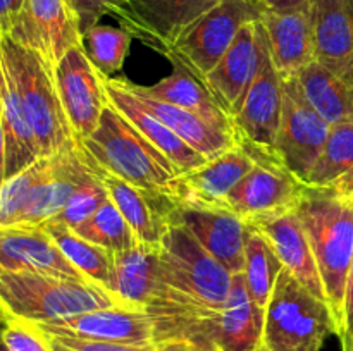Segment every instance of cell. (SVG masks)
<instances>
[{"mask_svg":"<svg viewBox=\"0 0 353 351\" xmlns=\"http://www.w3.org/2000/svg\"><path fill=\"white\" fill-rule=\"evenodd\" d=\"M145 312L159 351H259L264 310L252 301L243 274L233 275L223 308L155 298Z\"/></svg>","mask_w":353,"mask_h":351,"instance_id":"obj_1","label":"cell"},{"mask_svg":"<svg viewBox=\"0 0 353 351\" xmlns=\"http://www.w3.org/2000/svg\"><path fill=\"white\" fill-rule=\"evenodd\" d=\"M299 213L323 281L336 336L343 334L345 289L353 257V195L331 186H303Z\"/></svg>","mask_w":353,"mask_h":351,"instance_id":"obj_2","label":"cell"},{"mask_svg":"<svg viewBox=\"0 0 353 351\" xmlns=\"http://www.w3.org/2000/svg\"><path fill=\"white\" fill-rule=\"evenodd\" d=\"M93 162L124 181L172 198L179 171L112 103L97 129L79 143Z\"/></svg>","mask_w":353,"mask_h":351,"instance_id":"obj_3","label":"cell"},{"mask_svg":"<svg viewBox=\"0 0 353 351\" xmlns=\"http://www.w3.org/2000/svg\"><path fill=\"white\" fill-rule=\"evenodd\" d=\"M0 57L19 93L41 157L78 143L59 96L54 67L7 33H0Z\"/></svg>","mask_w":353,"mask_h":351,"instance_id":"obj_4","label":"cell"},{"mask_svg":"<svg viewBox=\"0 0 353 351\" xmlns=\"http://www.w3.org/2000/svg\"><path fill=\"white\" fill-rule=\"evenodd\" d=\"M112 305L116 303L109 292L86 279L43 272H0V306L12 319L54 323Z\"/></svg>","mask_w":353,"mask_h":351,"instance_id":"obj_5","label":"cell"},{"mask_svg":"<svg viewBox=\"0 0 353 351\" xmlns=\"http://www.w3.org/2000/svg\"><path fill=\"white\" fill-rule=\"evenodd\" d=\"M161 289L157 298L223 308L233 275L186 229L169 224L159 246Z\"/></svg>","mask_w":353,"mask_h":351,"instance_id":"obj_6","label":"cell"},{"mask_svg":"<svg viewBox=\"0 0 353 351\" xmlns=\"http://www.w3.org/2000/svg\"><path fill=\"white\" fill-rule=\"evenodd\" d=\"M330 334L336 327L326 301L283 267L264 310L259 351H321Z\"/></svg>","mask_w":353,"mask_h":351,"instance_id":"obj_7","label":"cell"},{"mask_svg":"<svg viewBox=\"0 0 353 351\" xmlns=\"http://www.w3.org/2000/svg\"><path fill=\"white\" fill-rule=\"evenodd\" d=\"M265 7L255 0H221L216 7L196 19L164 54L178 61L203 81L223 58L245 24L261 19Z\"/></svg>","mask_w":353,"mask_h":351,"instance_id":"obj_8","label":"cell"},{"mask_svg":"<svg viewBox=\"0 0 353 351\" xmlns=\"http://www.w3.org/2000/svg\"><path fill=\"white\" fill-rule=\"evenodd\" d=\"M281 112L283 79L272 64L264 30L259 69L231 116V126L238 143L243 145L254 157L261 155L276 158L274 147L281 124Z\"/></svg>","mask_w":353,"mask_h":351,"instance_id":"obj_9","label":"cell"},{"mask_svg":"<svg viewBox=\"0 0 353 351\" xmlns=\"http://www.w3.org/2000/svg\"><path fill=\"white\" fill-rule=\"evenodd\" d=\"M330 131V124L307 102L299 78L283 81V112L274 153L303 184L323 153Z\"/></svg>","mask_w":353,"mask_h":351,"instance_id":"obj_10","label":"cell"},{"mask_svg":"<svg viewBox=\"0 0 353 351\" xmlns=\"http://www.w3.org/2000/svg\"><path fill=\"white\" fill-rule=\"evenodd\" d=\"M55 85L69 126L81 143L97 129L103 110L109 105L103 78L86 57L81 43L74 45L54 67Z\"/></svg>","mask_w":353,"mask_h":351,"instance_id":"obj_11","label":"cell"},{"mask_svg":"<svg viewBox=\"0 0 353 351\" xmlns=\"http://www.w3.org/2000/svg\"><path fill=\"white\" fill-rule=\"evenodd\" d=\"M221 0H124L110 12L126 31L168 54L178 38Z\"/></svg>","mask_w":353,"mask_h":351,"instance_id":"obj_12","label":"cell"},{"mask_svg":"<svg viewBox=\"0 0 353 351\" xmlns=\"http://www.w3.org/2000/svg\"><path fill=\"white\" fill-rule=\"evenodd\" d=\"M254 158L252 171L228 193L224 203L247 224L295 209L305 186L276 158Z\"/></svg>","mask_w":353,"mask_h":351,"instance_id":"obj_13","label":"cell"},{"mask_svg":"<svg viewBox=\"0 0 353 351\" xmlns=\"http://www.w3.org/2000/svg\"><path fill=\"white\" fill-rule=\"evenodd\" d=\"M7 34L38 52L52 67L83 40L69 0H26L23 12Z\"/></svg>","mask_w":353,"mask_h":351,"instance_id":"obj_14","label":"cell"},{"mask_svg":"<svg viewBox=\"0 0 353 351\" xmlns=\"http://www.w3.org/2000/svg\"><path fill=\"white\" fill-rule=\"evenodd\" d=\"M169 224L188 231L231 275L243 274L248 226L228 209L176 205Z\"/></svg>","mask_w":353,"mask_h":351,"instance_id":"obj_15","label":"cell"},{"mask_svg":"<svg viewBox=\"0 0 353 351\" xmlns=\"http://www.w3.org/2000/svg\"><path fill=\"white\" fill-rule=\"evenodd\" d=\"M90 172L92 164L79 143L50 155L47 171L31 191L16 227H38L54 219Z\"/></svg>","mask_w":353,"mask_h":351,"instance_id":"obj_16","label":"cell"},{"mask_svg":"<svg viewBox=\"0 0 353 351\" xmlns=\"http://www.w3.org/2000/svg\"><path fill=\"white\" fill-rule=\"evenodd\" d=\"M255 165L250 151L236 141L224 153L210 158L200 167L178 176L172 200L176 205L226 209V196Z\"/></svg>","mask_w":353,"mask_h":351,"instance_id":"obj_17","label":"cell"},{"mask_svg":"<svg viewBox=\"0 0 353 351\" xmlns=\"http://www.w3.org/2000/svg\"><path fill=\"white\" fill-rule=\"evenodd\" d=\"M262 21L245 24L216 67L203 78V86L231 119L241 96L250 86L262 54Z\"/></svg>","mask_w":353,"mask_h":351,"instance_id":"obj_18","label":"cell"},{"mask_svg":"<svg viewBox=\"0 0 353 351\" xmlns=\"http://www.w3.org/2000/svg\"><path fill=\"white\" fill-rule=\"evenodd\" d=\"M90 164L97 178L102 181L103 188L109 193V200L116 205L124 220L130 224L137 240L150 246H161L162 237L168 233L169 213L176 206L174 200L138 188L121 179L119 176L102 169L92 158H90Z\"/></svg>","mask_w":353,"mask_h":351,"instance_id":"obj_19","label":"cell"},{"mask_svg":"<svg viewBox=\"0 0 353 351\" xmlns=\"http://www.w3.org/2000/svg\"><path fill=\"white\" fill-rule=\"evenodd\" d=\"M316 61L353 85V0H310Z\"/></svg>","mask_w":353,"mask_h":351,"instance_id":"obj_20","label":"cell"},{"mask_svg":"<svg viewBox=\"0 0 353 351\" xmlns=\"http://www.w3.org/2000/svg\"><path fill=\"white\" fill-rule=\"evenodd\" d=\"M45 334L105 343L152 344V320L145 310L112 305L54 323H37Z\"/></svg>","mask_w":353,"mask_h":351,"instance_id":"obj_21","label":"cell"},{"mask_svg":"<svg viewBox=\"0 0 353 351\" xmlns=\"http://www.w3.org/2000/svg\"><path fill=\"white\" fill-rule=\"evenodd\" d=\"M247 226L257 229L274 248L283 267L316 298L326 301L323 281L307 237L305 227L295 209L264 217ZM327 305V303H326Z\"/></svg>","mask_w":353,"mask_h":351,"instance_id":"obj_22","label":"cell"},{"mask_svg":"<svg viewBox=\"0 0 353 351\" xmlns=\"http://www.w3.org/2000/svg\"><path fill=\"white\" fill-rule=\"evenodd\" d=\"M0 272H43L85 279L43 227H0Z\"/></svg>","mask_w":353,"mask_h":351,"instance_id":"obj_23","label":"cell"},{"mask_svg":"<svg viewBox=\"0 0 353 351\" xmlns=\"http://www.w3.org/2000/svg\"><path fill=\"white\" fill-rule=\"evenodd\" d=\"M159 248L138 241L112 253V275L107 292L114 303L130 310H145L159 295Z\"/></svg>","mask_w":353,"mask_h":351,"instance_id":"obj_24","label":"cell"},{"mask_svg":"<svg viewBox=\"0 0 353 351\" xmlns=\"http://www.w3.org/2000/svg\"><path fill=\"white\" fill-rule=\"evenodd\" d=\"M261 21L268 36L272 64L283 81L296 78L310 62L316 61L309 6L288 12L265 9Z\"/></svg>","mask_w":353,"mask_h":351,"instance_id":"obj_25","label":"cell"},{"mask_svg":"<svg viewBox=\"0 0 353 351\" xmlns=\"http://www.w3.org/2000/svg\"><path fill=\"white\" fill-rule=\"evenodd\" d=\"M102 78L109 102L176 165L179 174L200 167L209 160L195 148L190 147L185 140H181L178 134L172 133L168 126H164L157 117L145 110L126 86V79L109 78L103 74Z\"/></svg>","mask_w":353,"mask_h":351,"instance_id":"obj_26","label":"cell"},{"mask_svg":"<svg viewBox=\"0 0 353 351\" xmlns=\"http://www.w3.org/2000/svg\"><path fill=\"white\" fill-rule=\"evenodd\" d=\"M126 86L145 110L157 117L164 126H168L172 133L178 134L181 140H185L190 147L195 148L199 153H202L209 160L236 145V138L230 131L214 126L209 120L202 119L190 110L147 95L138 88V85L128 81V79Z\"/></svg>","mask_w":353,"mask_h":351,"instance_id":"obj_27","label":"cell"},{"mask_svg":"<svg viewBox=\"0 0 353 351\" xmlns=\"http://www.w3.org/2000/svg\"><path fill=\"white\" fill-rule=\"evenodd\" d=\"M3 67V64H2ZM2 133H3V181L19 174L41 158L37 138L24 112L12 78L3 67L2 85Z\"/></svg>","mask_w":353,"mask_h":351,"instance_id":"obj_28","label":"cell"},{"mask_svg":"<svg viewBox=\"0 0 353 351\" xmlns=\"http://www.w3.org/2000/svg\"><path fill=\"white\" fill-rule=\"evenodd\" d=\"M171 64L172 72L168 78L161 79V81L152 86L138 85V88L147 93V95L154 96V98L164 100V102L172 103V105L190 110V112L196 114L202 119L209 120L214 126L233 133L231 119L217 105V102L207 92L203 83L199 78H195L181 62L171 58Z\"/></svg>","mask_w":353,"mask_h":351,"instance_id":"obj_29","label":"cell"},{"mask_svg":"<svg viewBox=\"0 0 353 351\" xmlns=\"http://www.w3.org/2000/svg\"><path fill=\"white\" fill-rule=\"evenodd\" d=\"M299 83L312 109L330 126L353 120V85L314 61L300 72Z\"/></svg>","mask_w":353,"mask_h":351,"instance_id":"obj_30","label":"cell"},{"mask_svg":"<svg viewBox=\"0 0 353 351\" xmlns=\"http://www.w3.org/2000/svg\"><path fill=\"white\" fill-rule=\"evenodd\" d=\"M40 227L47 231L55 246L86 281L100 286L107 292V286L112 275V251L93 244L92 241L79 236L74 229L57 220L50 219Z\"/></svg>","mask_w":353,"mask_h":351,"instance_id":"obj_31","label":"cell"},{"mask_svg":"<svg viewBox=\"0 0 353 351\" xmlns=\"http://www.w3.org/2000/svg\"><path fill=\"white\" fill-rule=\"evenodd\" d=\"M307 186H331L353 195V120L331 126L330 136L310 171Z\"/></svg>","mask_w":353,"mask_h":351,"instance_id":"obj_32","label":"cell"},{"mask_svg":"<svg viewBox=\"0 0 353 351\" xmlns=\"http://www.w3.org/2000/svg\"><path fill=\"white\" fill-rule=\"evenodd\" d=\"M281 270L283 264L271 243L257 229L248 226L245 240L243 277L252 301L261 310H265L268 306Z\"/></svg>","mask_w":353,"mask_h":351,"instance_id":"obj_33","label":"cell"},{"mask_svg":"<svg viewBox=\"0 0 353 351\" xmlns=\"http://www.w3.org/2000/svg\"><path fill=\"white\" fill-rule=\"evenodd\" d=\"M133 34L124 28L95 24L83 34V48L97 71L103 76H112L124 64L131 47Z\"/></svg>","mask_w":353,"mask_h":351,"instance_id":"obj_34","label":"cell"},{"mask_svg":"<svg viewBox=\"0 0 353 351\" xmlns=\"http://www.w3.org/2000/svg\"><path fill=\"white\" fill-rule=\"evenodd\" d=\"M74 231L81 237L112 251V253L126 250L138 243L130 224L124 220V217L121 215L119 210L110 200H107L88 220L74 227Z\"/></svg>","mask_w":353,"mask_h":351,"instance_id":"obj_35","label":"cell"},{"mask_svg":"<svg viewBox=\"0 0 353 351\" xmlns=\"http://www.w3.org/2000/svg\"><path fill=\"white\" fill-rule=\"evenodd\" d=\"M48 157L38 158L34 164L19 174L6 179L0 184V227H16L21 212L30 198L31 191L45 174Z\"/></svg>","mask_w":353,"mask_h":351,"instance_id":"obj_36","label":"cell"},{"mask_svg":"<svg viewBox=\"0 0 353 351\" xmlns=\"http://www.w3.org/2000/svg\"><path fill=\"white\" fill-rule=\"evenodd\" d=\"M107 200H109V193L103 188L102 181L97 178L95 171H93L92 167V172H90V174L83 179L81 184L76 188V191L72 193V196L69 198L68 205H65L52 220H57V222L74 229L79 224L88 220L90 217L107 202Z\"/></svg>","mask_w":353,"mask_h":351,"instance_id":"obj_37","label":"cell"},{"mask_svg":"<svg viewBox=\"0 0 353 351\" xmlns=\"http://www.w3.org/2000/svg\"><path fill=\"white\" fill-rule=\"evenodd\" d=\"M2 341L7 351H52L50 339L37 323L12 317L3 323Z\"/></svg>","mask_w":353,"mask_h":351,"instance_id":"obj_38","label":"cell"},{"mask_svg":"<svg viewBox=\"0 0 353 351\" xmlns=\"http://www.w3.org/2000/svg\"><path fill=\"white\" fill-rule=\"evenodd\" d=\"M123 2L124 0H69L72 10H74L81 36Z\"/></svg>","mask_w":353,"mask_h":351,"instance_id":"obj_39","label":"cell"},{"mask_svg":"<svg viewBox=\"0 0 353 351\" xmlns=\"http://www.w3.org/2000/svg\"><path fill=\"white\" fill-rule=\"evenodd\" d=\"M55 343L62 344L69 351H159L154 344H128V343H105V341L79 339L71 336H52Z\"/></svg>","mask_w":353,"mask_h":351,"instance_id":"obj_40","label":"cell"},{"mask_svg":"<svg viewBox=\"0 0 353 351\" xmlns=\"http://www.w3.org/2000/svg\"><path fill=\"white\" fill-rule=\"evenodd\" d=\"M341 350H353V257L347 277V289H345V308H343V334L340 337Z\"/></svg>","mask_w":353,"mask_h":351,"instance_id":"obj_41","label":"cell"},{"mask_svg":"<svg viewBox=\"0 0 353 351\" xmlns=\"http://www.w3.org/2000/svg\"><path fill=\"white\" fill-rule=\"evenodd\" d=\"M26 0H0V33H7L21 16Z\"/></svg>","mask_w":353,"mask_h":351,"instance_id":"obj_42","label":"cell"},{"mask_svg":"<svg viewBox=\"0 0 353 351\" xmlns=\"http://www.w3.org/2000/svg\"><path fill=\"white\" fill-rule=\"evenodd\" d=\"M262 7L278 12H288V10H299L309 6L310 0H255Z\"/></svg>","mask_w":353,"mask_h":351,"instance_id":"obj_43","label":"cell"},{"mask_svg":"<svg viewBox=\"0 0 353 351\" xmlns=\"http://www.w3.org/2000/svg\"><path fill=\"white\" fill-rule=\"evenodd\" d=\"M3 182V133H2V103H0V184Z\"/></svg>","mask_w":353,"mask_h":351,"instance_id":"obj_44","label":"cell"},{"mask_svg":"<svg viewBox=\"0 0 353 351\" xmlns=\"http://www.w3.org/2000/svg\"><path fill=\"white\" fill-rule=\"evenodd\" d=\"M48 339H50V337H48ZM50 344H52V351H69L68 348H64V346H62V344L55 343L54 339H50Z\"/></svg>","mask_w":353,"mask_h":351,"instance_id":"obj_45","label":"cell"},{"mask_svg":"<svg viewBox=\"0 0 353 351\" xmlns=\"http://www.w3.org/2000/svg\"><path fill=\"white\" fill-rule=\"evenodd\" d=\"M2 85H3V67H2V57H0V98H2Z\"/></svg>","mask_w":353,"mask_h":351,"instance_id":"obj_46","label":"cell"},{"mask_svg":"<svg viewBox=\"0 0 353 351\" xmlns=\"http://www.w3.org/2000/svg\"><path fill=\"white\" fill-rule=\"evenodd\" d=\"M3 323H6V322H0V351H7V350H6V344H3V341H2V329H3Z\"/></svg>","mask_w":353,"mask_h":351,"instance_id":"obj_47","label":"cell"},{"mask_svg":"<svg viewBox=\"0 0 353 351\" xmlns=\"http://www.w3.org/2000/svg\"><path fill=\"white\" fill-rule=\"evenodd\" d=\"M7 319H9V317H7V313L3 312V308H2V306H0V322H6Z\"/></svg>","mask_w":353,"mask_h":351,"instance_id":"obj_48","label":"cell"},{"mask_svg":"<svg viewBox=\"0 0 353 351\" xmlns=\"http://www.w3.org/2000/svg\"><path fill=\"white\" fill-rule=\"evenodd\" d=\"M352 351H353V350H352Z\"/></svg>","mask_w":353,"mask_h":351,"instance_id":"obj_49","label":"cell"}]
</instances>
